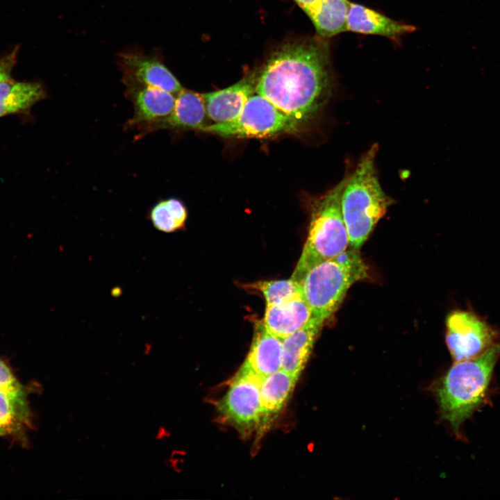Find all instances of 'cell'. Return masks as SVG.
<instances>
[{"label": "cell", "instance_id": "ffe728a7", "mask_svg": "<svg viewBox=\"0 0 500 500\" xmlns=\"http://www.w3.org/2000/svg\"><path fill=\"white\" fill-rule=\"evenodd\" d=\"M187 209L183 203L176 198H168L158 201L150 210L149 220L158 231L169 233L185 226Z\"/></svg>", "mask_w": 500, "mask_h": 500}, {"label": "cell", "instance_id": "8fae6325", "mask_svg": "<svg viewBox=\"0 0 500 500\" xmlns=\"http://www.w3.org/2000/svg\"><path fill=\"white\" fill-rule=\"evenodd\" d=\"M258 77L253 72L226 88L203 94L208 117L215 123L235 119L256 92Z\"/></svg>", "mask_w": 500, "mask_h": 500}, {"label": "cell", "instance_id": "8992f818", "mask_svg": "<svg viewBox=\"0 0 500 500\" xmlns=\"http://www.w3.org/2000/svg\"><path fill=\"white\" fill-rule=\"evenodd\" d=\"M301 126L268 99L256 94L249 99L235 119L226 123L208 124L201 131L223 137L263 138L281 133H294Z\"/></svg>", "mask_w": 500, "mask_h": 500}, {"label": "cell", "instance_id": "5bb4252c", "mask_svg": "<svg viewBox=\"0 0 500 500\" xmlns=\"http://www.w3.org/2000/svg\"><path fill=\"white\" fill-rule=\"evenodd\" d=\"M347 31L386 37L394 41L416 31V27L399 22L363 5L350 3Z\"/></svg>", "mask_w": 500, "mask_h": 500}, {"label": "cell", "instance_id": "5b68a950", "mask_svg": "<svg viewBox=\"0 0 500 500\" xmlns=\"http://www.w3.org/2000/svg\"><path fill=\"white\" fill-rule=\"evenodd\" d=\"M348 177L345 176L312 205L307 240L291 277L299 283L312 267L342 253L349 247L341 210V197Z\"/></svg>", "mask_w": 500, "mask_h": 500}, {"label": "cell", "instance_id": "2e32d148", "mask_svg": "<svg viewBox=\"0 0 500 500\" xmlns=\"http://www.w3.org/2000/svg\"><path fill=\"white\" fill-rule=\"evenodd\" d=\"M324 323L312 317L305 326L282 339V369L299 378Z\"/></svg>", "mask_w": 500, "mask_h": 500}, {"label": "cell", "instance_id": "ba28073f", "mask_svg": "<svg viewBox=\"0 0 500 500\" xmlns=\"http://www.w3.org/2000/svg\"><path fill=\"white\" fill-rule=\"evenodd\" d=\"M262 379L240 367L217 403L220 415L242 432L250 431L261 424L260 390Z\"/></svg>", "mask_w": 500, "mask_h": 500}, {"label": "cell", "instance_id": "d4e9b609", "mask_svg": "<svg viewBox=\"0 0 500 500\" xmlns=\"http://www.w3.org/2000/svg\"><path fill=\"white\" fill-rule=\"evenodd\" d=\"M298 6L304 11L320 0H294Z\"/></svg>", "mask_w": 500, "mask_h": 500}, {"label": "cell", "instance_id": "7402d4cb", "mask_svg": "<svg viewBox=\"0 0 500 500\" xmlns=\"http://www.w3.org/2000/svg\"><path fill=\"white\" fill-rule=\"evenodd\" d=\"M249 286L262 292L267 305L278 303L302 295L300 283L292 278L287 280L259 281Z\"/></svg>", "mask_w": 500, "mask_h": 500}, {"label": "cell", "instance_id": "cb8c5ba5", "mask_svg": "<svg viewBox=\"0 0 500 500\" xmlns=\"http://www.w3.org/2000/svg\"><path fill=\"white\" fill-rule=\"evenodd\" d=\"M18 49L0 58V82L10 78L11 71L16 63Z\"/></svg>", "mask_w": 500, "mask_h": 500}, {"label": "cell", "instance_id": "30bf717a", "mask_svg": "<svg viewBox=\"0 0 500 500\" xmlns=\"http://www.w3.org/2000/svg\"><path fill=\"white\" fill-rule=\"evenodd\" d=\"M206 110L203 94L183 88L176 95L171 114L138 132L136 139L158 130H201L205 127Z\"/></svg>", "mask_w": 500, "mask_h": 500}, {"label": "cell", "instance_id": "ac0fdd59", "mask_svg": "<svg viewBox=\"0 0 500 500\" xmlns=\"http://www.w3.org/2000/svg\"><path fill=\"white\" fill-rule=\"evenodd\" d=\"M348 0H320L304 10L312 22L317 35L328 39L347 31Z\"/></svg>", "mask_w": 500, "mask_h": 500}, {"label": "cell", "instance_id": "d6986e66", "mask_svg": "<svg viewBox=\"0 0 500 500\" xmlns=\"http://www.w3.org/2000/svg\"><path fill=\"white\" fill-rule=\"evenodd\" d=\"M38 83L20 82L11 78L0 82V117L28 110L46 97Z\"/></svg>", "mask_w": 500, "mask_h": 500}, {"label": "cell", "instance_id": "e0dca14e", "mask_svg": "<svg viewBox=\"0 0 500 500\" xmlns=\"http://www.w3.org/2000/svg\"><path fill=\"white\" fill-rule=\"evenodd\" d=\"M298 378L282 369L263 378L260 390L261 425H266L283 409Z\"/></svg>", "mask_w": 500, "mask_h": 500}, {"label": "cell", "instance_id": "4fadbf2b", "mask_svg": "<svg viewBox=\"0 0 500 500\" xmlns=\"http://www.w3.org/2000/svg\"><path fill=\"white\" fill-rule=\"evenodd\" d=\"M266 306L262 322L270 333L281 340L305 326L312 318L303 295Z\"/></svg>", "mask_w": 500, "mask_h": 500}, {"label": "cell", "instance_id": "7c38bea8", "mask_svg": "<svg viewBox=\"0 0 500 500\" xmlns=\"http://www.w3.org/2000/svg\"><path fill=\"white\" fill-rule=\"evenodd\" d=\"M119 65L123 74L136 80L176 95L182 89L174 74L154 57L134 53H123L119 56Z\"/></svg>", "mask_w": 500, "mask_h": 500}, {"label": "cell", "instance_id": "9a60e30c", "mask_svg": "<svg viewBox=\"0 0 500 500\" xmlns=\"http://www.w3.org/2000/svg\"><path fill=\"white\" fill-rule=\"evenodd\" d=\"M282 340L270 333L262 322H257L249 354L242 368L265 376L281 369Z\"/></svg>", "mask_w": 500, "mask_h": 500}, {"label": "cell", "instance_id": "603a6c76", "mask_svg": "<svg viewBox=\"0 0 500 500\" xmlns=\"http://www.w3.org/2000/svg\"><path fill=\"white\" fill-rule=\"evenodd\" d=\"M0 390L8 392L23 391L22 386L10 368L0 359Z\"/></svg>", "mask_w": 500, "mask_h": 500}, {"label": "cell", "instance_id": "7a4b0ae2", "mask_svg": "<svg viewBox=\"0 0 500 500\" xmlns=\"http://www.w3.org/2000/svg\"><path fill=\"white\" fill-rule=\"evenodd\" d=\"M499 356L500 341L476 357L456 361L437 384L441 415L456 433L483 404Z\"/></svg>", "mask_w": 500, "mask_h": 500}, {"label": "cell", "instance_id": "44dd1931", "mask_svg": "<svg viewBox=\"0 0 500 500\" xmlns=\"http://www.w3.org/2000/svg\"><path fill=\"white\" fill-rule=\"evenodd\" d=\"M28 417L24 391L0 390V435L17 431Z\"/></svg>", "mask_w": 500, "mask_h": 500}, {"label": "cell", "instance_id": "9c48e42d", "mask_svg": "<svg viewBox=\"0 0 500 500\" xmlns=\"http://www.w3.org/2000/svg\"><path fill=\"white\" fill-rule=\"evenodd\" d=\"M125 95L132 102L134 114L125 128L138 131L142 128L169 116L174 106L176 95L144 84L123 74Z\"/></svg>", "mask_w": 500, "mask_h": 500}, {"label": "cell", "instance_id": "3957f363", "mask_svg": "<svg viewBox=\"0 0 500 500\" xmlns=\"http://www.w3.org/2000/svg\"><path fill=\"white\" fill-rule=\"evenodd\" d=\"M378 150V145L374 144L361 156L354 172L349 175L341 197L349 247L357 250L394 202L379 182L375 165Z\"/></svg>", "mask_w": 500, "mask_h": 500}, {"label": "cell", "instance_id": "6da1fadb", "mask_svg": "<svg viewBox=\"0 0 500 500\" xmlns=\"http://www.w3.org/2000/svg\"><path fill=\"white\" fill-rule=\"evenodd\" d=\"M331 61L327 39L317 35L289 42L267 60L256 93L302 125L317 115L332 94Z\"/></svg>", "mask_w": 500, "mask_h": 500}, {"label": "cell", "instance_id": "52a82bcc", "mask_svg": "<svg viewBox=\"0 0 500 500\" xmlns=\"http://www.w3.org/2000/svg\"><path fill=\"white\" fill-rule=\"evenodd\" d=\"M500 333L476 313L455 310L446 319L445 340L456 361L476 357L498 342Z\"/></svg>", "mask_w": 500, "mask_h": 500}, {"label": "cell", "instance_id": "277c9868", "mask_svg": "<svg viewBox=\"0 0 500 500\" xmlns=\"http://www.w3.org/2000/svg\"><path fill=\"white\" fill-rule=\"evenodd\" d=\"M367 276V265L358 250L351 248L309 269L299 283L312 317L325 322L351 285Z\"/></svg>", "mask_w": 500, "mask_h": 500}]
</instances>
